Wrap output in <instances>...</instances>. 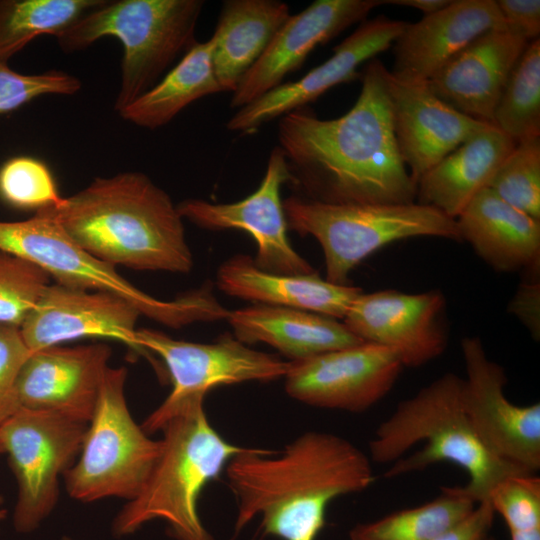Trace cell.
Listing matches in <instances>:
<instances>
[{
	"mask_svg": "<svg viewBox=\"0 0 540 540\" xmlns=\"http://www.w3.org/2000/svg\"><path fill=\"white\" fill-rule=\"evenodd\" d=\"M388 69L372 59L355 104L335 119L302 107L278 120L288 182L306 199L329 204H408L417 185L395 139Z\"/></svg>",
	"mask_w": 540,
	"mask_h": 540,
	"instance_id": "1",
	"label": "cell"
},
{
	"mask_svg": "<svg viewBox=\"0 0 540 540\" xmlns=\"http://www.w3.org/2000/svg\"><path fill=\"white\" fill-rule=\"evenodd\" d=\"M237 502L235 531L260 517L264 535L316 540L328 505L374 482L368 456L340 436L308 431L279 452L246 447L227 464Z\"/></svg>",
	"mask_w": 540,
	"mask_h": 540,
	"instance_id": "2",
	"label": "cell"
},
{
	"mask_svg": "<svg viewBox=\"0 0 540 540\" xmlns=\"http://www.w3.org/2000/svg\"><path fill=\"white\" fill-rule=\"evenodd\" d=\"M37 212L115 268L188 273L193 267L177 205L142 172L95 178L59 205Z\"/></svg>",
	"mask_w": 540,
	"mask_h": 540,
	"instance_id": "3",
	"label": "cell"
},
{
	"mask_svg": "<svg viewBox=\"0 0 540 540\" xmlns=\"http://www.w3.org/2000/svg\"><path fill=\"white\" fill-rule=\"evenodd\" d=\"M464 379L445 373L414 396L401 401L370 441L374 462L393 464L386 478L449 462L464 469V491L476 502L487 500L503 478L528 473L492 454L475 432L463 402ZM532 474V473H531Z\"/></svg>",
	"mask_w": 540,
	"mask_h": 540,
	"instance_id": "4",
	"label": "cell"
},
{
	"mask_svg": "<svg viewBox=\"0 0 540 540\" xmlns=\"http://www.w3.org/2000/svg\"><path fill=\"white\" fill-rule=\"evenodd\" d=\"M161 431L160 456L141 491L114 518L112 531L127 536L161 520L175 540H214L199 516V497L246 447L227 442L214 429L204 401L188 405Z\"/></svg>",
	"mask_w": 540,
	"mask_h": 540,
	"instance_id": "5",
	"label": "cell"
},
{
	"mask_svg": "<svg viewBox=\"0 0 540 540\" xmlns=\"http://www.w3.org/2000/svg\"><path fill=\"white\" fill-rule=\"evenodd\" d=\"M204 4L203 0L106 1L56 39L66 53L83 50L104 37L120 41L121 81L114 103L119 113L196 44Z\"/></svg>",
	"mask_w": 540,
	"mask_h": 540,
	"instance_id": "6",
	"label": "cell"
},
{
	"mask_svg": "<svg viewBox=\"0 0 540 540\" xmlns=\"http://www.w3.org/2000/svg\"><path fill=\"white\" fill-rule=\"evenodd\" d=\"M288 229L320 244L326 280L348 284L350 272L380 248L413 237L461 241L456 219L419 204H329L290 195L283 200Z\"/></svg>",
	"mask_w": 540,
	"mask_h": 540,
	"instance_id": "7",
	"label": "cell"
},
{
	"mask_svg": "<svg viewBox=\"0 0 540 540\" xmlns=\"http://www.w3.org/2000/svg\"><path fill=\"white\" fill-rule=\"evenodd\" d=\"M0 250L33 263L60 285L119 295L141 315L169 327L213 321L219 315L217 301L205 289L172 301L158 300L139 290L115 267L81 248L53 218L40 212L26 220L0 221Z\"/></svg>",
	"mask_w": 540,
	"mask_h": 540,
	"instance_id": "8",
	"label": "cell"
},
{
	"mask_svg": "<svg viewBox=\"0 0 540 540\" xmlns=\"http://www.w3.org/2000/svg\"><path fill=\"white\" fill-rule=\"evenodd\" d=\"M126 377L124 367L107 369L78 459L63 475L67 493L80 502L132 500L160 456L162 441L151 439L129 412Z\"/></svg>",
	"mask_w": 540,
	"mask_h": 540,
	"instance_id": "9",
	"label": "cell"
},
{
	"mask_svg": "<svg viewBox=\"0 0 540 540\" xmlns=\"http://www.w3.org/2000/svg\"><path fill=\"white\" fill-rule=\"evenodd\" d=\"M136 341L146 354L153 352L163 360L172 383L168 396L141 425L147 434L161 431L188 405L204 401L217 386L284 378L290 366V361L254 350L229 334L213 343H195L140 329Z\"/></svg>",
	"mask_w": 540,
	"mask_h": 540,
	"instance_id": "10",
	"label": "cell"
},
{
	"mask_svg": "<svg viewBox=\"0 0 540 540\" xmlns=\"http://www.w3.org/2000/svg\"><path fill=\"white\" fill-rule=\"evenodd\" d=\"M88 423L20 408L0 425V443L17 483L13 524L36 530L53 511L60 476L78 456Z\"/></svg>",
	"mask_w": 540,
	"mask_h": 540,
	"instance_id": "11",
	"label": "cell"
},
{
	"mask_svg": "<svg viewBox=\"0 0 540 540\" xmlns=\"http://www.w3.org/2000/svg\"><path fill=\"white\" fill-rule=\"evenodd\" d=\"M463 402L468 418L488 450L528 473L540 468V404L519 406L505 395L504 368L488 358L478 337H465Z\"/></svg>",
	"mask_w": 540,
	"mask_h": 540,
	"instance_id": "12",
	"label": "cell"
},
{
	"mask_svg": "<svg viewBox=\"0 0 540 540\" xmlns=\"http://www.w3.org/2000/svg\"><path fill=\"white\" fill-rule=\"evenodd\" d=\"M403 368L394 351L361 342L290 361L285 391L309 406L363 412L391 391Z\"/></svg>",
	"mask_w": 540,
	"mask_h": 540,
	"instance_id": "13",
	"label": "cell"
},
{
	"mask_svg": "<svg viewBox=\"0 0 540 540\" xmlns=\"http://www.w3.org/2000/svg\"><path fill=\"white\" fill-rule=\"evenodd\" d=\"M288 182V171L281 149L270 152L264 177L258 188L242 200L212 203L187 199L177 205L183 219L213 231L242 230L257 245L255 265L276 274H311L316 271L292 247L288 235L281 189Z\"/></svg>",
	"mask_w": 540,
	"mask_h": 540,
	"instance_id": "14",
	"label": "cell"
},
{
	"mask_svg": "<svg viewBox=\"0 0 540 540\" xmlns=\"http://www.w3.org/2000/svg\"><path fill=\"white\" fill-rule=\"evenodd\" d=\"M343 323L361 341L394 351L404 367H420L448 345L446 299L440 290L360 293Z\"/></svg>",
	"mask_w": 540,
	"mask_h": 540,
	"instance_id": "15",
	"label": "cell"
},
{
	"mask_svg": "<svg viewBox=\"0 0 540 540\" xmlns=\"http://www.w3.org/2000/svg\"><path fill=\"white\" fill-rule=\"evenodd\" d=\"M406 25L407 22L385 16L363 21L322 64L238 109L227 122V129L243 135L254 133L264 124L306 107L332 87L352 81L359 76L360 65L387 50Z\"/></svg>",
	"mask_w": 540,
	"mask_h": 540,
	"instance_id": "16",
	"label": "cell"
},
{
	"mask_svg": "<svg viewBox=\"0 0 540 540\" xmlns=\"http://www.w3.org/2000/svg\"><path fill=\"white\" fill-rule=\"evenodd\" d=\"M141 313L123 297L105 291L49 284L20 326L31 352L80 338L98 337L139 348L135 328Z\"/></svg>",
	"mask_w": 540,
	"mask_h": 540,
	"instance_id": "17",
	"label": "cell"
},
{
	"mask_svg": "<svg viewBox=\"0 0 540 540\" xmlns=\"http://www.w3.org/2000/svg\"><path fill=\"white\" fill-rule=\"evenodd\" d=\"M382 4L383 0H316L291 14L238 83L230 107L238 110L281 85L318 45L363 21Z\"/></svg>",
	"mask_w": 540,
	"mask_h": 540,
	"instance_id": "18",
	"label": "cell"
},
{
	"mask_svg": "<svg viewBox=\"0 0 540 540\" xmlns=\"http://www.w3.org/2000/svg\"><path fill=\"white\" fill-rule=\"evenodd\" d=\"M110 357L106 344L58 345L32 352L16 382L19 407L88 423Z\"/></svg>",
	"mask_w": 540,
	"mask_h": 540,
	"instance_id": "19",
	"label": "cell"
},
{
	"mask_svg": "<svg viewBox=\"0 0 540 540\" xmlns=\"http://www.w3.org/2000/svg\"><path fill=\"white\" fill-rule=\"evenodd\" d=\"M392 124L400 156L416 183L434 165L488 125L438 98L428 82L387 74Z\"/></svg>",
	"mask_w": 540,
	"mask_h": 540,
	"instance_id": "20",
	"label": "cell"
},
{
	"mask_svg": "<svg viewBox=\"0 0 540 540\" xmlns=\"http://www.w3.org/2000/svg\"><path fill=\"white\" fill-rule=\"evenodd\" d=\"M528 43L507 29L488 31L455 54L428 85L456 111L493 125L501 93Z\"/></svg>",
	"mask_w": 540,
	"mask_h": 540,
	"instance_id": "21",
	"label": "cell"
},
{
	"mask_svg": "<svg viewBox=\"0 0 540 540\" xmlns=\"http://www.w3.org/2000/svg\"><path fill=\"white\" fill-rule=\"evenodd\" d=\"M506 26L495 0H452L442 10L407 23L395 43L390 73L427 82L455 54L480 35Z\"/></svg>",
	"mask_w": 540,
	"mask_h": 540,
	"instance_id": "22",
	"label": "cell"
},
{
	"mask_svg": "<svg viewBox=\"0 0 540 540\" xmlns=\"http://www.w3.org/2000/svg\"><path fill=\"white\" fill-rule=\"evenodd\" d=\"M218 288L224 293L255 304L301 309L334 319H343L359 287L335 284L311 274H276L258 268L253 258L236 254L217 271Z\"/></svg>",
	"mask_w": 540,
	"mask_h": 540,
	"instance_id": "23",
	"label": "cell"
},
{
	"mask_svg": "<svg viewBox=\"0 0 540 540\" xmlns=\"http://www.w3.org/2000/svg\"><path fill=\"white\" fill-rule=\"evenodd\" d=\"M461 241L499 272L538 274L540 220L511 206L489 188L477 194L456 218Z\"/></svg>",
	"mask_w": 540,
	"mask_h": 540,
	"instance_id": "24",
	"label": "cell"
},
{
	"mask_svg": "<svg viewBox=\"0 0 540 540\" xmlns=\"http://www.w3.org/2000/svg\"><path fill=\"white\" fill-rule=\"evenodd\" d=\"M227 320L240 342L265 343L289 361L363 342L337 319L290 307L253 304L230 311Z\"/></svg>",
	"mask_w": 540,
	"mask_h": 540,
	"instance_id": "25",
	"label": "cell"
},
{
	"mask_svg": "<svg viewBox=\"0 0 540 540\" xmlns=\"http://www.w3.org/2000/svg\"><path fill=\"white\" fill-rule=\"evenodd\" d=\"M517 143L493 125L469 138L429 169L417 182V203L456 219L488 188Z\"/></svg>",
	"mask_w": 540,
	"mask_h": 540,
	"instance_id": "26",
	"label": "cell"
},
{
	"mask_svg": "<svg viewBox=\"0 0 540 540\" xmlns=\"http://www.w3.org/2000/svg\"><path fill=\"white\" fill-rule=\"evenodd\" d=\"M291 15L278 0H226L210 37L216 78L222 92L233 93Z\"/></svg>",
	"mask_w": 540,
	"mask_h": 540,
	"instance_id": "27",
	"label": "cell"
},
{
	"mask_svg": "<svg viewBox=\"0 0 540 540\" xmlns=\"http://www.w3.org/2000/svg\"><path fill=\"white\" fill-rule=\"evenodd\" d=\"M222 92L212 59V42H196L150 90L122 109L120 116L142 128L167 125L183 109L205 96Z\"/></svg>",
	"mask_w": 540,
	"mask_h": 540,
	"instance_id": "28",
	"label": "cell"
},
{
	"mask_svg": "<svg viewBox=\"0 0 540 540\" xmlns=\"http://www.w3.org/2000/svg\"><path fill=\"white\" fill-rule=\"evenodd\" d=\"M476 505L463 487H442L441 494L429 502L355 525L349 539L432 540L468 516Z\"/></svg>",
	"mask_w": 540,
	"mask_h": 540,
	"instance_id": "29",
	"label": "cell"
},
{
	"mask_svg": "<svg viewBox=\"0 0 540 540\" xmlns=\"http://www.w3.org/2000/svg\"><path fill=\"white\" fill-rule=\"evenodd\" d=\"M107 0H0V60L7 62L34 38H56Z\"/></svg>",
	"mask_w": 540,
	"mask_h": 540,
	"instance_id": "30",
	"label": "cell"
},
{
	"mask_svg": "<svg viewBox=\"0 0 540 540\" xmlns=\"http://www.w3.org/2000/svg\"><path fill=\"white\" fill-rule=\"evenodd\" d=\"M493 126L516 143L540 137V39L530 41L501 93Z\"/></svg>",
	"mask_w": 540,
	"mask_h": 540,
	"instance_id": "31",
	"label": "cell"
},
{
	"mask_svg": "<svg viewBox=\"0 0 540 540\" xmlns=\"http://www.w3.org/2000/svg\"><path fill=\"white\" fill-rule=\"evenodd\" d=\"M488 188L511 206L540 220V137L518 142Z\"/></svg>",
	"mask_w": 540,
	"mask_h": 540,
	"instance_id": "32",
	"label": "cell"
},
{
	"mask_svg": "<svg viewBox=\"0 0 540 540\" xmlns=\"http://www.w3.org/2000/svg\"><path fill=\"white\" fill-rule=\"evenodd\" d=\"M0 198L18 209L55 207L63 197L48 166L30 156H17L0 168Z\"/></svg>",
	"mask_w": 540,
	"mask_h": 540,
	"instance_id": "33",
	"label": "cell"
},
{
	"mask_svg": "<svg viewBox=\"0 0 540 540\" xmlns=\"http://www.w3.org/2000/svg\"><path fill=\"white\" fill-rule=\"evenodd\" d=\"M49 279L33 263L0 250V324L20 328Z\"/></svg>",
	"mask_w": 540,
	"mask_h": 540,
	"instance_id": "34",
	"label": "cell"
},
{
	"mask_svg": "<svg viewBox=\"0 0 540 540\" xmlns=\"http://www.w3.org/2000/svg\"><path fill=\"white\" fill-rule=\"evenodd\" d=\"M487 500L512 531L540 529V478L516 473L500 480Z\"/></svg>",
	"mask_w": 540,
	"mask_h": 540,
	"instance_id": "35",
	"label": "cell"
},
{
	"mask_svg": "<svg viewBox=\"0 0 540 540\" xmlns=\"http://www.w3.org/2000/svg\"><path fill=\"white\" fill-rule=\"evenodd\" d=\"M81 81L59 70L41 74H21L0 60V115L12 112L43 95H73Z\"/></svg>",
	"mask_w": 540,
	"mask_h": 540,
	"instance_id": "36",
	"label": "cell"
},
{
	"mask_svg": "<svg viewBox=\"0 0 540 540\" xmlns=\"http://www.w3.org/2000/svg\"><path fill=\"white\" fill-rule=\"evenodd\" d=\"M31 353L19 327L0 324V425L20 409L16 382Z\"/></svg>",
	"mask_w": 540,
	"mask_h": 540,
	"instance_id": "37",
	"label": "cell"
},
{
	"mask_svg": "<svg viewBox=\"0 0 540 540\" xmlns=\"http://www.w3.org/2000/svg\"><path fill=\"white\" fill-rule=\"evenodd\" d=\"M496 3L508 31L528 42L539 38V0H498Z\"/></svg>",
	"mask_w": 540,
	"mask_h": 540,
	"instance_id": "38",
	"label": "cell"
},
{
	"mask_svg": "<svg viewBox=\"0 0 540 540\" xmlns=\"http://www.w3.org/2000/svg\"><path fill=\"white\" fill-rule=\"evenodd\" d=\"M495 515L490 502L483 500L468 516L432 540H483L489 536Z\"/></svg>",
	"mask_w": 540,
	"mask_h": 540,
	"instance_id": "39",
	"label": "cell"
},
{
	"mask_svg": "<svg viewBox=\"0 0 540 540\" xmlns=\"http://www.w3.org/2000/svg\"><path fill=\"white\" fill-rule=\"evenodd\" d=\"M538 276V275H537ZM540 283L536 275L520 284L510 302L509 311L528 328L534 339L540 335Z\"/></svg>",
	"mask_w": 540,
	"mask_h": 540,
	"instance_id": "40",
	"label": "cell"
},
{
	"mask_svg": "<svg viewBox=\"0 0 540 540\" xmlns=\"http://www.w3.org/2000/svg\"><path fill=\"white\" fill-rule=\"evenodd\" d=\"M452 0H383V4L412 7L422 11L425 16L438 12L448 6Z\"/></svg>",
	"mask_w": 540,
	"mask_h": 540,
	"instance_id": "41",
	"label": "cell"
},
{
	"mask_svg": "<svg viewBox=\"0 0 540 540\" xmlns=\"http://www.w3.org/2000/svg\"><path fill=\"white\" fill-rule=\"evenodd\" d=\"M511 540H540V529L530 531H512Z\"/></svg>",
	"mask_w": 540,
	"mask_h": 540,
	"instance_id": "42",
	"label": "cell"
},
{
	"mask_svg": "<svg viewBox=\"0 0 540 540\" xmlns=\"http://www.w3.org/2000/svg\"><path fill=\"white\" fill-rule=\"evenodd\" d=\"M7 510L3 506V498L0 496V523L6 518Z\"/></svg>",
	"mask_w": 540,
	"mask_h": 540,
	"instance_id": "43",
	"label": "cell"
},
{
	"mask_svg": "<svg viewBox=\"0 0 540 540\" xmlns=\"http://www.w3.org/2000/svg\"><path fill=\"white\" fill-rule=\"evenodd\" d=\"M62 540H73V539L68 536H64Z\"/></svg>",
	"mask_w": 540,
	"mask_h": 540,
	"instance_id": "44",
	"label": "cell"
},
{
	"mask_svg": "<svg viewBox=\"0 0 540 540\" xmlns=\"http://www.w3.org/2000/svg\"><path fill=\"white\" fill-rule=\"evenodd\" d=\"M4 454V451H3V448H2V445L0 443V455Z\"/></svg>",
	"mask_w": 540,
	"mask_h": 540,
	"instance_id": "45",
	"label": "cell"
},
{
	"mask_svg": "<svg viewBox=\"0 0 540 540\" xmlns=\"http://www.w3.org/2000/svg\"><path fill=\"white\" fill-rule=\"evenodd\" d=\"M483 540H494V538L487 536V537H486L485 539H483Z\"/></svg>",
	"mask_w": 540,
	"mask_h": 540,
	"instance_id": "46",
	"label": "cell"
}]
</instances>
